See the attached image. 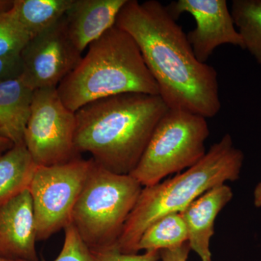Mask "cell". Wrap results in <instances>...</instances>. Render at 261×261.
<instances>
[{"label": "cell", "instance_id": "1", "mask_svg": "<svg viewBox=\"0 0 261 261\" xmlns=\"http://www.w3.org/2000/svg\"><path fill=\"white\" fill-rule=\"evenodd\" d=\"M177 20L158 0H127L115 25L135 40L168 109L213 118L221 108L217 71L197 59Z\"/></svg>", "mask_w": 261, "mask_h": 261}, {"label": "cell", "instance_id": "2", "mask_svg": "<svg viewBox=\"0 0 261 261\" xmlns=\"http://www.w3.org/2000/svg\"><path fill=\"white\" fill-rule=\"evenodd\" d=\"M168 108L159 95L123 93L102 98L75 112V145L98 166L129 175Z\"/></svg>", "mask_w": 261, "mask_h": 261}, {"label": "cell", "instance_id": "3", "mask_svg": "<svg viewBox=\"0 0 261 261\" xmlns=\"http://www.w3.org/2000/svg\"><path fill=\"white\" fill-rule=\"evenodd\" d=\"M57 92L73 113L92 101L116 94L159 95L138 46L116 25L89 44L87 54L58 86Z\"/></svg>", "mask_w": 261, "mask_h": 261}, {"label": "cell", "instance_id": "4", "mask_svg": "<svg viewBox=\"0 0 261 261\" xmlns=\"http://www.w3.org/2000/svg\"><path fill=\"white\" fill-rule=\"evenodd\" d=\"M243 162V152L226 134L195 166L174 177L143 187L117 243L118 250L139 253L141 237L152 223L166 215L182 212L211 189L239 179Z\"/></svg>", "mask_w": 261, "mask_h": 261}, {"label": "cell", "instance_id": "5", "mask_svg": "<svg viewBox=\"0 0 261 261\" xmlns=\"http://www.w3.org/2000/svg\"><path fill=\"white\" fill-rule=\"evenodd\" d=\"M143 187L94 162L72 214L71 224L92 251L117 247Z\"/></svg>", "mask_w": 261, "mask_h": 261}, {"label": "cell", "instance_id": "6", "mask_svg": "<svg viewBox=\"0 0 261 261\" xmlns=\"http://www.w3.org/2000/svg\"><path fill=\"white\" fill-rule=\"evenodd\" d=\"M209 135L205 117L184 110L168 109L130 176L145 187L188 169L205 156Z\"/></svg>", "mask_w": 261, "mask_h": 261}, {"label": "cell", "instance_id": "7", "mask_svg": "<svg viewBox=\"0 0 261 261\" xmlns=\"http://www.w3.org/2000/svg\"><path fill=\"white\" fill-rule=\"evenodd\" d=\"M94 160L79 158L51 166H38L29 190L37 241H44L71 224L73 208Z\"/></svg>", "mask_w": 261, "mask_h": 261}, {"label": "cell", "instance_id": "8", "mask_svg": "<svg viewBox=\"0 0 261 261\" xmlns=\"http://www.w3.org/2000/svg\"><path fill=\"white\" fill-rule=\"evenodd\" d=\"M75 130V113L63 104L57 88L36 89L24 135L36 164L56 166L80 158Z\"/></svg>", "mask_w": 261, "mask_h": 261}, {"label": "cell", "instance_id": "9", "mask_svg": "<svg viewBox=\"0 0 261 261\" xmlns=\"http://www.w3.org/2000/svg\"><path fill=\"white\" fill-rule=\"evenodd\" d=\"M67 31L65 16L33 37L20 53L21 77L34 90L57 88L82 58Z\"/></svg>", "mask_w": 261, "mask_h": 261}, {"label": "cell", "instance_id": "10", "mask_svg": "<svg viewBox=\"0 0 261 261\" xmlns=\"http://www.w3.org/2000/svg\"><path fill=\"white\" fill-rule=\"evenodd\" d=\"M166 7L176 20L184 13L195 19V28L187 37L200 63H207L216 48L224 44L244 49L243 39L226 0H178Z\"/></svg>", "mask_w": 261, "mask_h": 261}, {"label": "cell", "instance_id": "11", "mask_svg": "<svg viewBox=\"0 0 261 261\" xmlns=\"http://www.w3.org/2000/svg\"><path fill=\"white\" fill-rule=\"evenodd\" d=\"M32 196L25 190L0 205V257L39 261Z\"/></svg>", "mask_w": 261, "mask_h": 261}, {"label": "cell", "instance_id": "12", "mask_svg": "<svg viewBox=\"0 0 261 261\" xmlns=\"http://www.w3.org/2000/svg\"><path fill=\"white\" fill-rule=\"evenodd\" d=\"M232 197L231 187L224 184L205 192L180 213L186 224L190 250L201 261H212L210 245L215 221Z\"/></svg>", "mask_w": 261, "mask_h": 261}, {"label": "cell", "instance_id": "13", "mask_svg": "<svg viewBox=\"0 0 261 261\" xmlns=\"http://www.w3.org/2000/svg\"><path fill=\"white\" fill-rule=\"evenodd\" d=\"M127 0H73L65 15L67 31L75 47L83 53L116 23Z\"/></svg>", "mask_w": 261, "mask_h": 261}, {"label": "cell", "instance_id": "14", "mask_svg": "<svg viewBox=\"0 0 261 261\" xmlns=\"http://www.w3.org/2000/svg\"><path fill=\"white\" fill-rule=\"evenodd\" d=\"M34 91L21 75L0 82V137L15 145L25 144Z\"/></svg>", "mask_w": 261, "mask_h": 261}, {"label": "cell", "instance_id": "15", "mask_svg": "<svg viewBox=\"0 0 261 261\" xmlns=\"http://www.w3.org/2000/svg\"><path fill=\"white\" fill-rule=\"evenodd\" d=\"M37 167L25 144L0 155V205L29 190Z\"/></svg>", "mask_w": 261, "mask_h": 261}, {"label": "cell", "instance_id": "16", "mask_svg": "<svg viewBox=\"0 0 261 261\" xmlns=\"http://www.w3.org/2000/svg\"><path fill=\"white\" fill-rule=\"evenodd\" d=\"M72 3L73 0H13L9 13L32 39L59 22Z\"/></svg>", "mask_w": 261, "mask_h": 261}, {"label": "cell", "instance_id": "17", "mask_svg": "<svg viewBox=\"0 0 261 261\" xmlns=\"http://www.w3.org/2000/svg\"><path fill=\"white\" fill-rule=\"evenodd\" d=\"M188 242V232L180 213L163 216L152 223L141 237L137 250L161 251Z\"/></svg>", "mask_w": 261, "mask_h": 261}, {"label": "cell", "instance_id": "18", "mask_svg": "<svg viewBox=\"0 0 261 261\" xmlns=\"http://www.w3.org/2000/svg\"><path fill=\"white\" fill-rule=\"evenodd\" d=\"M230 10L244 49L261 65V0H233Z\"/></svg>", "mask_w": 261, "mask_h": 261}, {"label": "cell", "instance_id": "19", "mask_svg": "<svg viewBox=\"0 0 261 261\" xmlns=\"http://www.w3.org/2000/svg\"><path fill=\"white\" fill-rule=\"evenodd\" d=\"M30 39L28 33L9 11L0 15V58L20 56Z\"/></svg>", "mask_w": 261, "mask_h": 261}, {"label": "cell", "instance_id": "20", "mask_svg": "<svg viewBox=\"0 0 261 261\" xmlns=\"http://www.w3.org/2000/svg\"><path fill=\"white\" fill-rule=\"evenodd\" d=\"M64 231V243L61 251L53 261H97L93 252L81 238L73 225H68Z\"/></svg>", "mask_w": 261, "mask_h": 261}, {"label": "cell", "instance_id": "21", "mask_svg": "<svg viewBox=\"0 0 261 261\" xmlns=\"http://www.w3.org/2000/svg\"><path fill=\"white\" fill-rule=\"evenodd\" d=\"M92 252L97 261H161V253L157 250L145 251L143 254H125L116 247Z\"/></svg>", "mask_w": 261, "mask_h": 261}, {"label": "cell", "instance_id": "22", "mask_svg": "<svg viewBox=\"0 0 261 261\" xmlns=\"http://www.w3.org/2000/svg\"><path fill=\"white\" fill-rule=\"evenodd\" d=\"M22 63L20 56L0 58V82L20 76Z\"/></svg>", "mask_w": 261, "mask_h": 261}, {"label": "cell", "instance_id": "23", "mask_svg": "<svg viewBox=\"0 0 261 261\" xmlns=\"http://www.w3.org/2000/svg\"><path fill=\"white\" fill-rule=\"evenodd\" d=\"M190 250L188 242L175 248L161 250V261H187Z\"/></svg>", "mask_w": 261, "mask_h": 261}, {"label": "cell", "instance_id": "24", "mask_svg": "<svg viewBox=\"0 0 261 261\" xmlns=\"http://www.w3.org/2000/svg\"><path fill=\"white\" fill-rule=\"evenodd\" d=\"M14 145V144L10 142V140L3 138V137H0V155L5 153L7 151L9 150Z\"/></svg>", "mask_w": 261, "mask_h": 261}, {"label": "cell", "instance_id": "25", "mask_svg": "<svg viewBox=\"0 0 261 261\" xmlns=\"http://www.w3.org/2000/svg\"><path fill=\"white\" fill-rule=\"evenodd\" d=\"M13 5V0H0V15L8 13Z\"/></svg>", "mask_w": 261, "mask_h": 261}, {"label": "cell", "instance_id": "26", "mask_svg": "<svg viewBox=\"0 0 261 261\" xmlns=\"http://www.w3.org/2000/svg\"><path fill=\"white\" fill-rule=\"evenodd\" d=\"M254 204L255 207H261V182L257 185L254 191Z\"/></svg>", "mask_w": 261, "mask_h": 261}, {"label": "cell", "instance_id": "27", "mask_svg": "<svg viewBox=\"0 0 261 261\" xmlns=\"http://www.w3.org/2000/svg\"><path fill=\"white\" fill-rule=\"evenodd\" d=\"M0 261H28L23 260H13V259L5 258V257H0Z\"/></svg>", "mask_w": 261, "mask_h": 261}]
</instances>
